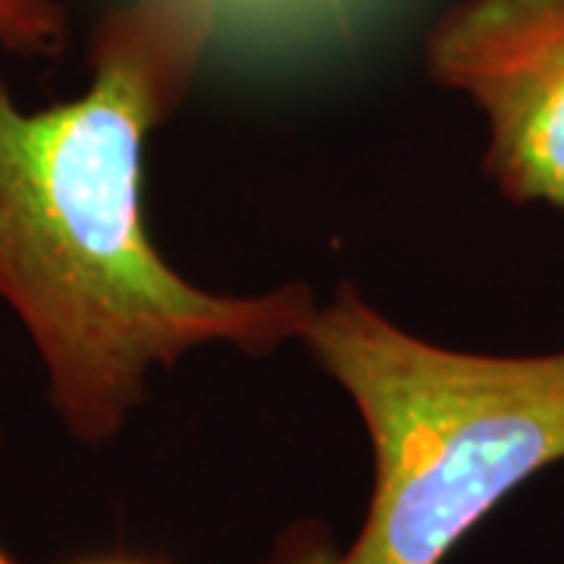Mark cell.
Wrapping results in <instances>:
<instances>
[{"label":"cell","mask_w":564,"mask_h":564,"mask_svg":"<svg viewBox=\"0 0 564 564\" xmlns=\"http://www.w3.org/2000/svg\"><path fill=\"white\" fill-rule=\"evenodd\" d=\"M214 0H129L88 39V88L22 110L0 73V302L39 355L63 430L101 448L148 399V377L207 345L267 358L302 343L311 285L223 295L151 242L144 144L192 95Z\"/></svg>","instance_id":"obj_1"},{"label":"cell","mask_w":564,"mask_h":564,"mask_svg":"<svg viewBox=\"0 0 564 564\" xmlns=\"http://www.w3.org/2000/svg\"><path fill=\"white\" fill-rule=\"evenodd\" d=\"M302 345L351 399L370 499L345 549L295 524L261 564H443L540 470L564 462V348L480 355L426 343L343 282Z\"/></svg>","instance_id":"obj_2"},{"label":"cell","mask_w":564,"mask_h":564,"mask_svg":"<svg viewBox=\"0 0 564 564\" xmlns=\"http://www.w3.org/2000/svg\"><path fill=\"white\" fill-rule=\"evenodd\" d=\"M423 69L484 110L505 202L564 210V0H458L430 25Z\"/></svg>","instance_id":"obj_3"},{"label":"cell","mask_w":564,"mask_h":564,"mask_svg":"<svg viewBox=\"0 0 564 564\" xmlns=\"http://www.w3.org/2000/svg\"><path fill=\"white\" fill-rule=\"evenodd\" d=\"M69 13L61 0H0V47L25 61L61 57Z\"/></svg>","instance_id":"obj_4"},{"label":"cell","mask_w":564,"mask_h":564,"mask_svg":"<svg viewBox=\"0 0 564 564\" xmlns=\"http://www.w3.org/2000/svg\"><path fill=\"white\" fill-rule=\"evenodd\" d=\"M0 564H20L13 555H10V549L0 543ZM73 564H163L154 562V558H132V555H110V558H88V562H73Z\"/></svg>","instance_id":"obj_5"}]
</instances>
